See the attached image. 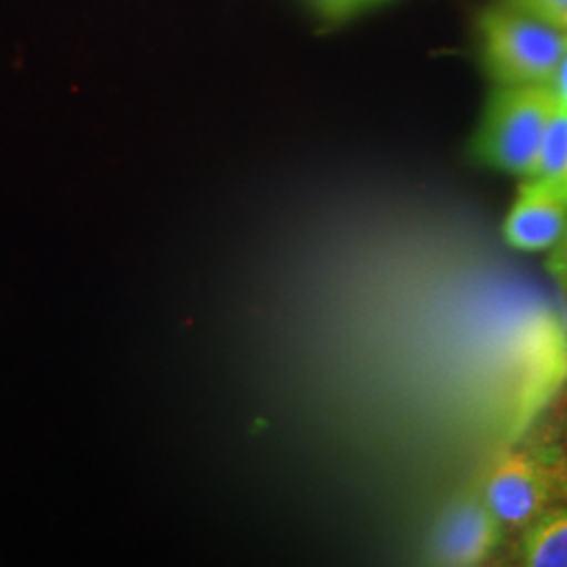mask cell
Segmentation results:
<instances>
[{
  "label": "cell",
  "mask_w": 567,
  "mask_h": 567,
  "mask_svg": "<svg viewBox=\"0 0 567 567\" xmlns=\"http://www.w3.org/2000/svg\"><path fill=\"white\" fill-rule=\"evenodd\" d=\"M557 498L567 501V463L557 465Z\"/></svg>",
  "instance_id": "7c38bea8"
},
{
  "label": "cell",
  "mask_w": 567,
  "mask_h": 567,
  "mask_svg": "<svg viewBox=\"0 0 567 567\" xmlns=\"http://www.w3.org/2000/svg\"><path fill=\"white\" fill-rule=\"evenodd\" d=\"M522 564L529 567H567V507L547 508L522 540Z\"/></svg>",
  "instance_id": "8992f818"
},
{
  "label": "cell",
  "mask_w": 567,
  "mask_h": 567,
  "mask_svg": "<svg viewBox=\"0 0 567 567\" xmlns=\"http://www.w3.org/2000/svg\"><path fill=\"white\" fill-rule=\"evenodd\" d=\"M567 231V183L526 177L503 224L505 243L522 252L550 250Z\"/></svg>",
  "instance_id": "5b68a950"
},
{
  "label": "cell",
  "mask_w": 567,
  "mask_h": 567,
  "mask_svg": "<svg viewBox=\"0 0 567 567\" xmlns=\"http://www.w3.org/2000/svg\"><path fill=\"white\" fill-rule=\"evenodd\" d=\"M529 177L567 183V105L555 103L540 143L538 161Z\"/></svg>",
  "instance_id": "52a82bcc"
},
{
  "label": "cell",
  "mask_w": 567,
  "mask_h": 567,
  "mask_svg": "<svg viewBox=\"0 0 567 567\" xmlns=\"http://www.w3.org/2000/svg\"><path fill=\"white\" fill-rule=\"evenodd\" d=\"M316 11L328 20H341L362 7L360 0H311Z\"/></svg>",
  "instance_id": "30bf717a"
},
{
  "label": "cell",
  "mask_w": 567,
  "mask_h": 567,
  "mask_svg": "<svg viewBox=\"0 0 567 567\" xmlns=\"http://www.w3.org/2000/svg\"><path fill=\"white\" fill-rule=\"evenodd\" d=\"M503 529L482 489L468 492L442 513L431 536V559L440 566H480L501 545Z\"/></svg>",
  "instance_id": "277c9868"
},
{
  "label": "cell",
  "mask_w": 567,
  "mask_h": 567,
  "mask_svg": "<svg viewBox=\"0 0 567 567\" xmlns=\"http://www.w3.org/2000/svg\"><path fill=\"white\" fill-rule=\"evenodd\" d=\"M482 51L498 86L550 84L567 55V28L519 9H489L480 23Z\"/></svg>",
  "instance_id": "6da1fadb"
},
{
  "label": "cell",
  "mask_w": 567,
  "mask_h": 567,
  "mask_svg": "<svg viewBox=\"0 0 567 567\" xmlns=\"http://www.w3.org/2000/svg\"><path fill=\"white\" fill-rule=\"evenodd\" d=\"M508 7L519 9L540 20L564 23L567 18V0H507Z\"/></svg>",
  "instance_id": "ba28073f"
},
{
  "label": "cell",
  "mask_w": 567,
  "mask_h": 567,
  "mask_svg": "<svg viewBox=\"0 0 567 567\" xmlns=\"http://www.w3.org/2000/svg\"><path fill=\"white\" fill-rule=\"evenodd\" d=\"M555 103L550 84L498 86L475 135L473 154L496 171L529 177Z\"/></svg>",
  "instance_id": "7a4b0ae2"
},
{
  "label": "cell",
  "mask_w": 567,
  "mask_h": 567,
  "mask_svg": "<svg viewBox=\"0 0 567 567\" xmlns=\"http://www.w3.org/2000/svg\"><path fill=\"white\" fill-rule=\"evenodd\" d=\"M547 271L567 297V231L566 236L548 250Z\"/></svg>",
  "instance_id": "9c48e42d"
},
{
  "label": "cell",
  "mask_w": 567,
  "mask_h": 567,
  "mask_svg": "<svg viewBox=\"0 0 567 567\" xmlns=\"http://www.w3.org/2000/svg\"><path fill=\"white\" fill-rule=\"evenodd\" d=\"M360 2H362V4H368V2H374V0H360Z\"/></svg>",
  "instance_id": "4fadbf2b"
},
{
  "label": "cell",
  "mask_w": 567,
  "mask_h": 567,
  "mask_svg": "<svg viewBox=\"0 0 567 567\" xmlns=\"http://www.w3.org/2000/svg\"><path fill=\"white\" fill-rule=\"evenodd\" d=\"M482 494L503 526L526 529L557 498V465L532 450H508L489 468Z\"/></svg>",
  "instance_id": "3957f363"
},
{
  "label": "cell",
  "mask_w": 567,
  "mask_h": 567,
  "mask_svg": "<svg viewBox=\"0 0 567 567\" xmlns=\"http://www.w3.org/2000/svg\"><path fill=\"white\" fill-rule=\"evenodd\" d=\"M550 89H553L557 102L567 105V55L561 61V65L557 68V72H555V76L550 81Z\"/></svg>",
  "instance_id": "8fae6325"
},
{
  "label": "cell",
  "mask_w": 567,
  "mask_h": 567,
  "mask_svg": "<svg viewBox=\"0 0 567 567\" xmlns=\"http://www.w3.org/2000/svg\"><path fill=\"white\" fill-rule=\"evenodd\" d=\"M561 25H564V28H567V18L566 20H564V23H561Z\"/></svg>",
  "instance_id": "5bb4252c"
}]
</instances>
